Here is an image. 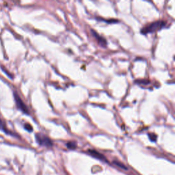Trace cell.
<instances>
[{"mask_svg": "<svg viewBox=\"0 0 175 175\" xmlns=\"http://www.w3.org/2000/svg\"><path fill=\"white\" fill-rule=\"evenodd\" d=\"M66 146L68 149H71V150H74L77 148V144L75 142H68L66 143Z\"/></svg>", "mask_w": 175, "mask_h": 175, "instance_id": "52a82bcc", "label": "cell"}, {"mask_svg": "<svg viewBox=\"0 0 175 175\" xmlns=\"http://www.w3.org/2000/svg\"><path fill=\"white\" fill-rule=\"evenodd\" d=\"M88 153L90 155H91L92 156L94 157L99 159V160H102V161H104V160L106 161V159H105L104 155H103L102 154L99 153V152H97L95 150H91V149H89Z\"/></svg>", "mask_w": 175, "mask_h": 175, "instance_id": "8992f818", "label": "cell"}, {"mask_svg": "<svg viewBox=\"0 0 175 175\" xmlns=\"http://www.w3.org/2000/svg\"><path fill=\"white\" fill-rule=\"evenodd\" d=\"M36 140L40 146L51 147L53 146V142L49 137L41 133H36L35 135Z\"/></svg>", "mask_w": 175, "mask_h": 175, "instance_id": "7a4b0ae2", "label": "cell"}, {"mask_svg": "<svg viewBox=\"0 0 175 175\" xmlns=\"http://www.w3.org/2000/svg\"><path fill=\"white\" fill-rule=\"evenodd\" d=\"M138 84H147L149 83V81L148 80H140V82H135Z\"/></svg>", "mask_w": 175, "mask_h": 175, "instance_id": "8fae6325", "label": "cell"}, {"mask_svg": "<svg viewBox=\"0 0 175 175\" xmlns=\"http://www.w3.org/2000/svg\"><path fill=\"white\" fill-rule=\"evenodd\" d=\"M24 128L25 130L29 131V132H32V130H33V128H32V126L29 124H25Z\"/></svg>", "mask_w": 175, "mask_h": 175, "instance_id": "30bf717a", "label": "cell"}, {"mask_svg": "<svg viewBox=\"0 0 175 175\" xmlns=\"http://www.w3.org/2000/svg\"><path fill=\"white\" fill-rule=\"evenodd\" d=\"M166 22L163 20H159L156 21L152 22L144 27L141 29V34H147L150 33H153V32L160 30L163 27H165Z\"/></svg>", "mask_w": 175, "mask_h": 175, "instance_id": "6da1fadb", "label": "cell"}, {"mask_svg": "<svg viewBox=\"0 0 175 175\" xmlns=\"http://www.w3.org/2000/svg\"><path fill=\"white\" fill-rule=\"evenodd\" d=\"M149 139H150L151 141L156 142L157 136L155 133H149Z\"/></svg>", "mask_w": 175, "mask_h": 175, "instance_id": "9c48e42d", "label": "cell"}, {"mask_svg": "<svg viewBox=\"0 0 175 175\" xmlns=\"http://www.w3.org/2000/svg\"><path fill=\"white\" fill-rule=\"evenodd\" d=\"M113 163H114V164H116V165H118V167L121 168H123L124 170H128V168H126V165H124L123 163H122L119 162H117V161H114V162H113Z\"/></svg>", "mask_w": 175, "mask_h": 175, "instance_id": "ba28073f", "label": "cell"}, {"mask_svg": "<svg viewBox=\"0 0 175 175\" xmlns=\"http://www.w3.org/2000/svg\"><path fill=\"white\" fill-rule=\"evenodd\" d=\"M13 96H14V99H15V101L16 105H17L18 109L21 110V111L23 113H24V114L29 115V112L28 107H27V105H25V103L24 102V101H23L21 98L20 97V96L19 95V94H18L17 92H14Z\"/></svg>", "mask_w": 175, "mask_h": 175, "instance_id": "3957f363", "label": "cell"}, {"mask_svg": "<svg viewBox=\"0 0 175 175\" xmlns=\"http://www.w3.org/2000/svg\"><path fill=\"white\" fill-rule=\"evenodd\" d=\"M0 130H1V131H3V132H4L5 133H6L7 135H12V136H14V137L16 136L15 133H13L12 131L7 129L5 122H4L1 118H0Z\"/></svg>", "mask_w": 175, "mask_h": 175, "instance_id": "5b68a950", "label": "cell"}, {"mask_svg": "<svg viewBox=\"0 0 175 175\" xmlns=\"http://www.w3.org/2000/svg\"><path fill=\"white\" fill-rule=\"evenodd\" d=\"M91 33H92V34H93V36H94V37L95 38L96 40H97L99 45L102 46L103 47H106L107 45V40H105V38L102 37V36L99 35V34L95 30H94V29H91Z\"/></svg>", "mask_w": 175, "mask_h": 175, "instance_id": "277c9868", "label": "cell"}]
</instances>
